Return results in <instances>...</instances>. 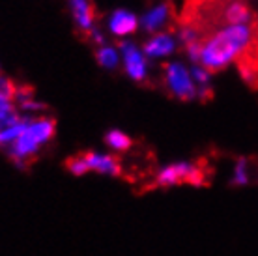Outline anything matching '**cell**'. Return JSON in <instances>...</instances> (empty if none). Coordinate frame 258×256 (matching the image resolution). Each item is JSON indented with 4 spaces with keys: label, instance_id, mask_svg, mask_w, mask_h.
<instances>
[{
    "label": "cell",
    "instance_id": "8",
    "mask_svg": "<svg viewBox=\"0 0 258 256\" xmlns=\"http://www.w3.org/2000/svg\"><path fill=\"white\" fill-rule=\"evenodd\" d=\"M174 47H176V41L170 34L157 32L146 41L142 52L148 58H165L174 52Z\"/></svg>",
    "mask_w": 258,
    "mask_h": 256
},
{
    "label": "cell",
    "instance_id": "15",
    "mask_svg": "<svg viewBox=\"0 0 258 256\" xmlns=\"http://www.w3.org/2000/svg\"><path fill=\"white\" fill-rule=\"evenodd\" d=\"M68 170H70L73 176H84L86 172V167H84V161H83V155H75V157H71L68 159Z\"/></svg>",
    "mask_w": 258,
    "mask_h": 256
},
{
    "label": "cell",
    "instance_id": "4",
    "mask_svg": "<svg viewBox=\"0 0 258 256\" xmlns=\"http://www.w3.org/2000/svg\"><path fill=\"white\" fill-rule=\"evenodd\" d=\"M204 179V174L197 165L191 163H174L168 165L157 174L155 183L159 187H174L181 183H191V185H200Z\"/></svg>",
    "mask_w": 258,
    "mask_h": 256
},
{
    "label": "cell",
    "instance_id": "6",
    "mask_svg": "<svg viewBox=\"0 0 258 256\" xmlns=\"http://www.w3.org/2000/svg\"><path fill=\"white\" fill-rule=\"evenodd\" d=\"M170 19H172V8L168 6L167 2H161V4L152 6L148 12L142 15L141 25L144 30L157 34L163 32V28H167Z\"/></svg>",
    "mask_w": 258,
    "mask_h": 256
},
{
    "label": "cell",
    "instance_id": "9",
    "mask_svg": "<svg viewBox=\"0 0 258 256\" xmlns=\"http://www.w3.org/2000/svg\"><path fill=\"white\" fill-rule=\"evenodd\" d=\"M137 26H139V19L131 12H125V10L114 12L109 19L110 32L114 34V36H120V38L133 34L137 30Z\"/></svg>",
    "mask_w": 258,
    "mask_h": 256
},
{
    "label": "cell",
    "instance_id": "10",
    "mask_svg": "<svg viewBox=\"0 0 258 256\" xmlns=\"http://www.w3.org/2000/svg\"><path fill=\"white\" fill-rule=\"evenodd\" d=\"M70 6L77 26L81 30L90 34L96 28L94 26V8H92V2L90 0H70Z\"/></svg>",
    "mask_w": 258,
    "mask_h": 256
},
{
    "label": "cell",
    "instance_id": "7",
    "mask_svg": "<svg viewBox=\"0 0 258 256\" xmlns=\"http://www.w3.org/2000/svg\"><path fill=\"white\" fill-rule=\"evenodd\" d=\"M83 161L86 172H97L105 174V176H118L120 174V163L112 155L88 152V154H83Z\"/></svg>",
    "mask_w": 258,
    "mask_h": 256
},
{
    "label": "cell",
    "instance_id": "14",
    "mask_svg": "<svg viewBox=\"0 0 258 256\" xmlns=\"http://www.w3.org/2000/svg\"><path fill=\"white\" fill-rule=\"evenodd\" d=\"M249 178H251V172H249L247 161H243V159L238 161L232 172V183L234 185H247V183H249Z\"/></svg>",
    "mask_w": 258,
    "mask_h": 256
},
{
    "label": "cell",
    "instance_id": "11",
    "mask_svg": "<svg viewBox=\"0 0 258 256\" xmlns=\"http://www.w3.org/2000/svg\"><path fill=\"white\" fill-rule=\"evenodd\" d=\"M96 58H97V62H99V66H103L107 70H114V68L120 64V60H122L120 52H118L114 47H109V45H99V49H97V52H96Z\"/></svg>",
    "mask_w": 258,
    "mask_h": 256
},
{
    "label": "cell",
    "instance_id": "13",
    "mask_svg": "<svg viewBox=\"0 0 258 256\" xmlns=\"http://www.w3.org/2000/svg\"><path fill=\"white\" fill-rule=\"evenodd\" d=\"M15 86L13 83H10L8 79H0V110L13 107L15 105Z\"/></svg>",
    "mask_w": 258,
    "mask_h": 256
},
{
    "label": "cell",
    "instance_id": "1",
    "mask_svg": "<svg viewBox=\"0 0 258 256\" xmlns=\"http://www.w3.org/2000/svg\"><path fill=\"white\" fill-rule=\"evenodd\" d=\"M256 41V28L251 25H226L213 30L202 39L199 62L202 68L212 71L225 70L228 66L245 56Z\"/></svg>",
    "mask_w": 258,
    "mask_h": 256
},
{
    "label": "cell",
    "instance_id": "12",
    "mask_svg": "<svg viewBox=\"0 0 258 256\" xmlns=\"http://www.w3.org/2000/svg\"><path fill=\"white\" fill-rule=\"evenodd\" d=\"M105 142H107V146L112 148V150H116V152H125V150H129V146H131V139H129L125 133L118 131V129L109 131L107 137H105Z\"/></svg>",
    "mask_w": 258,
    "mask_h": 256
},
{
    "label": "cell",
    "instance_id": "2",
    "mask_svg": "<svg viewBox=\"0 0 258 256\" xmlns=\"http://www.w3.org/2000/svg\"><path fill=\"white\" fill-rule=\"evenodd\" d=\"M56 125L51 118H34L28 120L19 135V139L8 148L6 152L17 165H23L26 161H30L34 155L38 154L41 148L54 137Z\"/></svg>",
    "mask_w": 258,
    "mask_h": 256
},
{
    "label": "cell",
    "instance_id": "3",
    "mask_svg": "<svg viewBox=\"0 0 258 256\" xmlns=\"http://www.w3.org/2000/svg\"><path fill=\"white\" fill-rule=\"evenodd\" d=\"M165 83L168 92L181 101H189L199 96V88L195 84L191 71L180 62H170L165 66Z\"/></svg>",
    "mask_w": 258,
    "mask_h": 256
},
{
    "label": "cell",
    "instance_id": "5",
    "mask_svg": "<svg viewBox=\"0 0 258 256\" xmlns=\"http://www.w3.org/2000/svg\"><path fill=\"white\" fill-rule=\"evenodd\" d=\"M120 56H122V64L125 68V73L133 81H144L146 79V73H148V68H146V54L135 47L129 41H123L120 45Z\"/></svg>",
    "mask_w": 258,
    "mask_h": 256
}]
</instances>
